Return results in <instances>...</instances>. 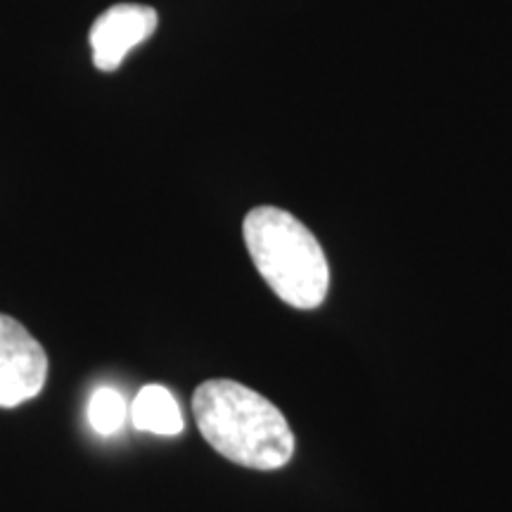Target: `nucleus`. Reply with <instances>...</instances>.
Masks as SVG:
<instances>
[{"instance_id": "20e7f679", "label": "nucleus", "mask_w": 512, "mask_h": 512, "mask_svg": "<svg viewBox=\"0 0 512 512\" xmlns=\"http://www.w3.org/2000/svg\"><path fill=\"white\" fill-rule=\"evenodd\" d=\"M157 12L150 5L119 3L105 10L91 27L93 62L100 72H117L138 43L155 34Z\"/></svg>"}, {"instance_id": "f257e3e1", "label": "nucleus", "mask_w": 512, "mask_h": 512, "mask_svg": "<svg viewBox=\"0 0 512 512\" xmlns=\"http://www.w3.org/2000/svg\"><path fill=\"white\" fill-rule=\"evenodd\" d=\"M192 415L207 444L249 470H280L292 460L294 434L266 396L235 380H207L192 394Z\"/></svg>"}, {"instance_id": "423d86ee", "label": "nucleus", "mask_w": 512, "mask_h": 512, "mask_svg": "<svg viewBox=\"0 0 512 512\" xmlns=\"http://www.w3.org/2000/svg\"><path fill=\"white\" fill-rule=\"evenodd\" d=\"M128 408L124 396H121L114 387H100L95 389L88 403V420L91 427L102 437H112L121 430L126 422Z\"/></svg>"}, {"instance_id": "f03ea898", "label": "nucleus", "mask_w": 512, "mask_h": 512, "mask_svg": "<svg viewBox=\"0 0 512 512\" xmlns=\"http://www.w3.org/2000/svg\"><path fill=\"white\" fill-rule=\"evenodd\" d=\"M247 252L266 285L292 309H318L328 297L330 268L316 235L278 207H256L242 223Z\"/></svg>"}, {"instance_id": "7ed1b4c3", "label": "nucleus", "mask_w": 512, "mask_h": 512, "mask_svg": "<svg viewBox=\"0 0 512 512\" xmlns=\"http://www.w3.org/2000/svg\"><path fill=\"white\" fill-rule=\"evenodd\" d=\"M48 356L41 342L15 318L0 313V408H15L41 394Z\"/></svg>"}, {"instance_id": "39448f33", "label": "nucleus", "mask_w": 512, "mask_h": 512, "mask_svg": "<svg viewBox=\"0 0 512 512\" xmlns=\"http://www.w3.org/2000/svg\"><path fill=\"white\" fill-rule=\"evenodd\" d=\"M131 422L138 432L176 437L183 432L185 422L178 401L162 384H147L131 403Z\"/></svg>"}]
</instances>
